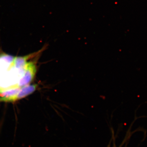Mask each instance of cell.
I'll use <instances>...</instances> for the list:
<instances>
[{"label":"cell","mask_w":147,"mask_h":147,"mask_svg":"<svg viewBox=\"0 0 147 147\" xmlns=\"http://www.w3.org/2000/svg\"><path fill=\"white\" fill-rule=\"evenodd\" d=\"M37 87L38 85L37 84L28 85L21 87L18 94L14 97H12L10 99L9 102H14L31 94L36 90Z\"/></svg>","instance_id":"7a4b0ae2"},{"label":"cell","mask_w":147,"mask_h":147,"mask_svg":"<svg viewBox=\"0 0 147 147\" xmlns=\"http://www.w3.org/2000/svg\"><path fill=\"white\" fill-rule=\"evenodd\" d=\"M32 56V55H28L24 57H15L13 59L12 65L13 66L19 69H24L27 63V61Z\"/></svg>","instance_id":"3957f363"},{"label":"cell","mask_w":147,"mask_h":147,"mask_svg":"<svg viewBox=\"0 0 147 147\" xmlns=\"http://www.w3.org/2000/svg\"><path fill=\"white\" fill-rule=\"evenodd\" d=\"M36 71V64L33 61L27 62L24 68V73L16 86L21 88L29 85L32 81Z\"/></svg>","instance_id":"6da1fadb"},{"label":"cell","mask_w":147,"mask_h":147,"mask_svg":"<svg viewBox=\"0 0 147 147\" xmlns=\"http://www.w3.org/2000/svg\"><path fill=\"white\" fill-rule=\"evenodd\" d=\"M1 98L0 96V102H1Z\"/></svg>","instance_id":"277c9868"}]
</instances>
